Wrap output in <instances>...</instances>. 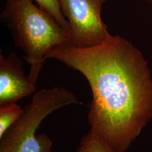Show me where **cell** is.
Returning a JSON list of instances; mask_svg holds the SVG:
<instances>
[{"mask_svg":"<svg viewBox=\"0 0 152 152\" xmlns=\"http://www.w3.org/2000/svg\"><path fill=\"white\" fill-rule=\"evenodd\" d=\"M73 104L83 103L63 88L42 89L36 92L19 120L0 138V152H53V142L49 136L36 135V132L49 115Z\"/></svg>","mask_w":152,"mask_h":152,"instance_id":"cell-3","label":"cell"},{"mask_svg":"<svg viewBox=\"0 0 152 152\" xmlns=\"http://www.w3.org/2000/svg\"><path fill=\"white\" fill-rule=\"evenodd\" d=\"M32 1H7L1 18L9 28L15 46L25 54L31 66L28 77L35 85L48 55L57 47L69 45V35Z\"/></svg>","mask_w":152,"mask_h":152,"instance_id":"cell-2","label":"cell"},{"mask_svg":"<svg viewBox=\"0 0 152 152\" xmlns=\"http://www.w3.org/2000/svg\"><path fill=\"white\" fill-rule=\"evenodd\" d=\"M35 85L25 76L22 61L12 52L5 57L0 52V106L16 103L36 90Z\"/></svg>","mask_w":152,"mask_h":152,"instance_id":"cell-5","label":"cell"},{"mask_svg":"<svg viewBox=\"0 0 152 152\" xmlns=\"http://www.w3.org/2000/svg\"><path fill=\"white\" fill-rule=\"evenodd\" d=\"M148 1H149L151 4H152V0H148Z\"/></svg>","mask_w":152,"mask_h":152,"instance_id":"cell-10","label":"cell"},{"mask_svg":"<svg viewBox=\"0 0 152 152\" xmlns=\"http://www.w3.org/2000/svg\"><path fill=\"white\" fill-rule=\"evenodd\" d=\"M107 0H59L63 15L69 26V45L77 48L96 46L111 35L101 18Z\"/></svg>","mask_w":152,"mask_h":152,"instance_id":"cell-4","label":"cell"},{"mask_svg":"<svg viewBox=\"0 0 152 152\" xmlns=\"http://www.w3.org/2000/svg\"><path fill=\"white\" fill-rule=\"evenodd\" d=\"M11 1V0H7ZM36 1L38 7L42 10L49 13L53 16L69 35V26L68 21L63 15L59 0H34Z\"/></svg>","mask_w":152,"mask_h":152,"instance_id":"cell-7","label":"cell"},{"mask_svg":"<svg viewBox=\"0 0 152 152\" xmlns=\"http://www.w3.org/2000/svg\"><path fill=\"white\" fill-rule=\"evenodd\" d=\"M81 142L85 145L86 152H118L92 131L82 139Z\"/></svg>","mask_w":152,"mask_h":152,"instance_id":"cell-8","label":"cell"},{"mask_svg":"<svg viewBox=\"0 0 152 152\" xmlns=\"http://www.w3.org/2000/svg\"><path fill=\"white\" fill-rule=\"evenodd\" d=\"M78 71L91 87V131L118 152H125L152 118V78L141 51L120 36L103 43L53 50L47 59Z\"/></svg>","mask_w":152,"mask_h":152,"instance_id":"cell-1","label":"cell"},{"mask_svg":"<svg viewBox=\"0 0 152 152\" xmlns=\"http://www.w3.org/2000/svg\"><path fill=\"white\" fill-rule=\"evenodd\" d=\"M23 109L16 103L0 106V138L22 115Z\"/></svg>","mask_w":152,"mask_h":152,"instance_id":"cell-6","label":"cell"},{"mask_svg":"<svg viewBox=\"0 0 152 152\" xmlns=\"http://www.w3.org/2000/svg\"><path fill=\"white\" fill-rule=\"evenodd\" d=\"M76 152H86V147L84 145V144H83L82 142H81V145L80 147H79L77 149V151Z\"/></svg>","mask_w":152,"mask_h":152,"instance_id":"cell-9","label":"cell"}]
</instances>
